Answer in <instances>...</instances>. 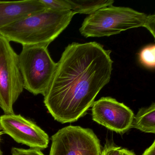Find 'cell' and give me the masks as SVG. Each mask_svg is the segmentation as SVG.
Instances as JSON below:
<instances>
[{
  "label": "cell",
  "instance_id": "1",
  "mask_svg": "<svg viewBox=\"0 0 155 155\" xmlns=\"http://www.w3.org/2000/svg\"><path fill=\"white\" fill-rule=\"evenodd\" d=\"M110 53L96 42H73L66 47L44 96L45 106L55 120L71 123L86 114L110 81Z\"/></svg>",
  "mask_w": 155,
  "mask_h": 155
},
{
  "label": "cell",
  "instance_id": "2",
  "mask_svg": "<svg viewBox=\"0 0 155 155\" xmlns=\"http://www.w3.org/2000/svg\"><path fill=\"white\" fill-rule=\"evenodd\" d=\"M74 15L71 10H45L2 28L0 34L22 46L48 47L68 26Z\"/></svg>",
  "mask_w": 155,
  "mask_h": 155
},
{
  "label": "cell",
  "instance_id": "3",
  "mask_svg": "<svg viewBox=\"0 0 155 155\" xmlns=\"http://www.w3.org/2000/svg\"><path fill=\"white\" fill-rule=\"evenodd\" d=\"M155 15L113 5L102 8L85 18L79 29L86 38L109 37L127 30L146 28L155 38Z\"/></svg>",
  "mask_w": 155,
  "mask_h": 155
},
{
  "label": "cell",
  "instance_id": "4",
  "mask_svg": "<svg viewBox=\"0 0 155 155\" xmlns=\"http://www.w3.org/2000/svg\"><path fill=\"white\" fill-rule=\"evenodd\" d=\"M47 46H22L19 65L24 89L35 95L46 94L57 63L51 58Z\"/></svg>",
  "mask_w": 155,
  "mask_h": 155
},
{
  "label": "cell",
  "instance_id": "5",
  "mask_svg": "<svg viewBox=\"0 0 155 155\" xmlns=\"http://www.w3.org/2000/svg\"><path fill=\"white\" fill-rule=\"evenodd\" d=\"M24 89L18 55L0 34V108L5 114H14L13 105Z\"/></svg>",
  "mask_w": 155,
  "mask_h": 155
},
{
  "label": "cell",
  "instance_id": "6",
  "mask_svg": "<svg viewBox=\"0 0 155 155\" xmlns=\"http://www.w3.org/2000/svg\"><path fill=\"white\" fill-rule=\"evenodd\" d=\"M49 155H101L100 141L92 130L70 126L51 137Z\"/></svg>",
  "mask_w": 155,
  "mask_h": 155
},
{
  "label": "cell",
  "instance_id": "7",
  "mask_svg": "<svg viewBox=\"0 0 155 155\" xmlns=\"http://www.w3.org/2000/svg\"><path fill=\"white\" fill-rule=\"evenodd\" d=\"M2 132L19 143L31 148L45 149L49 142L48 135L38 125L20 115L5 114L0 117Z\"/></svg>",
  "mask_w": 155,
  "mask_h": 155
},
{
  "label": "cell",
  "instance_id": "8",
  "mask_svg": "<svg viewBox=\"0 0 155 155\" xmlns=\"http://www.w3.org/2000/svg\"><path fill=\"white\" fill-rule=\"evenodd\" d=\"M94 121L112 131L123 134L131 128L134 114L128 107L110 97H103L92 105Z\"/></svg>",
  "mask_w": 155,
  "mask_h": 155
},
{
  "label": "cell",
  "instance_id": "9",
  "mask_svg": "<svg viewBox=\"0 0 155 155\" xmlns=\"http://www.w3.org/2000/svg\"><path fill=\"white\" fill-rule=\"evenodd\" d=\"M46 10L40 0L0 1V29L31 14Z\"/></svg>",
  "mask_w": 155,
  "mask_h": 155
},
{
  "label": "cell",
  "instance_id": "10",
  "mask_svg": "<svg viewBox=\"0 0 155 155\" xmlns=\"http://www.w3.org/2000/svg\"><path fill=\"white\" fill-rule=\"evenodd\" d=\"M134 128L146 133H155V104L140 109L134 116L131 128Z\"/></svg>",
  "mask_w": 155,
  "mask_h": 155
},
{
  "label": "cell",
  "instance_id": "11",
  "mask_svg": "<svg viewBox=\"0 0 155 155\" xmlns=\"http://www.w3.org/2000/svg\"><path fill=\"white\" fill-rule=\"evenodd\" d=\"M71 11L74 15L79 14L91 15L102 8L111 6L112 0H68Z\"/></svg>",
  "mask_w": 155,
  "mask_h": 155
},
{
  "label": "cell",
  "instance_id": "12",
  "mask_svg": "<svg viewBox=\"0 0 155 155\" xmlns=\"http://www.w3.org/2000/svg\"><path fill=\"white\" fill-rule=\"evenodd\" d=\"M140 63L147 68L154 69L155 68V45L150 44L144 47L139 54Z\"/></svg>",
  "mask_w": 155,
  "mask_h": 155
},
{
  "label": "cell",
  "instance_id": "13",
  "mask_svg": "<svg viewBox=\"0 0 155 155\" xmlns=\"http://www.w3.org/2000/svg\"><path fill=\"white\" fill-rule=\"evenodd\" d=\"M40 1L44 4L46 10L56 11L71 10L68 0H40Z\"/></svg>",
  "mask_w": 155,
  "mask_h": 155
},
{
  "label": "cell",
  "instance_id": "14",
  "mask_svg": "<svg viewBox=\"0 0 155 155\" xmlns=\"http://www.w3.org/2000/svg\"><path fill=\"white\" fill-rule=\"evenodd\" d=\"M121 147H118L113 142L107 141L101 155H120Z\"/></svg>",
  "mask_w": 155,
  "mask_h": 155
},
{
  "label": "cell",
  "instance_id": "15",
  "mask_svg": "<svg viewBox=\"0 0 155 155\" xmlns=\"http://www.w3.org/2000/svg\"><path fill=\"white\" fill-rule=\"evenodd\" d=\"M11 152L12 155H45L40 150L34 148L24 149L13 147Z\"/></svg>",
  "mask_w": 155,
  "mask_h": 155
},
{
  "label": "cell",
  "instance_id": "16",
  "mask_svg": "<svg viewBox=\"0 0 155 155\" xmlns=\"http://www.w3.org/2000/svg\"><path fill=\"white\" fill-rule=\"evenodd\" d=\"M142 155H155V141L154 140L152 145L148 148Z\"/></svg>",
  "mask_w": 155,
  "mask_h": 155
},
{
  "label": "cell",
  "instance_id": "17",
  "mask_svg": "<svg viewBox=\"0 0 155 155\" xmlns=\"http://www.w3.org/2000/svg\"><path fill=\"white\" fill-rule=\"evenodd\" d=\"M120 155H136L134 152L127 149L121 148Z\"/></svg>",
  "mask_w": 155,
  "mask_h": 155
},
{
  "label": "cell",
  "instance_id": "18",
  "mask_svg": "<svg viewBox=\"0 0 155 155\" xmlns=\"http://www.w3.org/2000/svg\"><path fill=\"white\" fill-rule=\"evenodd\" d=\"M1 128L0 127V138H1V136L2 134V131L1 130Z\"/></svg>",
  "mask_w": 155,
  "mask_h": 155
},
{
  "label": "cell",
  "instance_id": "19",
  "mask_svg": "<svg viewBox=\"0 0 155 155\" xmlns=\"http://www.w3.org/2000/svg\"><path fill=\"white\" fill-rule=\"evenodd\" d=\"M0 155H2V152L1 149H0Z\"/></svg>",
  "mask_w": 155,
  "mask_h": 155
}]
</instances>
